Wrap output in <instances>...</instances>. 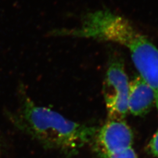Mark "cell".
Returning a JSON list of instances; mask_svg holds the SVG:
<instances>
[{"mask_svg":"<svg viewBox=\"0 0 158 158\" xmlns=\"http://www.w3.org/2000/svg\"><path fill=\"white\" fill-rule=\"evenodd\" d=\"M155 102V95L152 88L144 80L137 77L129 83L128 111L136 116L144 115Z\"/></svg>","mask_w":158,"mask_h":158,"instance_id":"obj_5","label":"cell"},{"mask_svg":"<svg viewBox=\"0 0 158 158\" xmlns=\"http://www.w3.org/2000/svg\"><path fill=\"white\" fill-rule=\"evenodd\" d=\"M150 148L153 154L158 157V131L152 138L150 143Z\"/></svg>","mask_w":158,"mask_h":158,"instance_id":"obj_7","label":"cell"},{"mask_svg":"<svg viewBox=\"0 0 158 158\" xmlns=\"http://www.w3.org/2000/svg\"><path fill=\"white\" fill-rule=\"evenodd\" d=\"M133 142L132 131L123 120H110L98 132L96 138L98 152L103 157L131 147Z\"/></svg>","mask_w":158,"mask_h":158,"instance_id":"obj_4","label":"cell"},{"mask_svg":"<svg viewBox=\"0 0 158 158\" xmlns=\"http://www.w3.org/2000/svg\"><path fill=\"white\" fill-rule=\"evenodd\" d=\"M50 33L54 37L115 42L127 48L140 77L154 91L158 110V49L128 20L109 10H98L86 14L77 27L55 28Z\"/></svg>","mask_w":158,"mask_h":158,"instance_id":"obj_1","label":"cell"},{"mask_svg":"<svg viewBox=\"0 0 158 158\" xmlns=\"http://www.w3.org/2000/svg\"><path fill=\"white\" fill-rule=\"evenodd\" d=\"M128 92L129 83L123 63L113 61L107 68L103 83V95L110 120H123L126 116Z\"/></svg>","mask_w":158,"mask_h":158,"instance_id":"obj_3","label":"cell"},{"mask_svg":"<svg viewBox=\"0 0 158 158\" xmlns=\"http://www.w3.org/2000/svg\"><path fill=\"white\" fill-rule=\"evenodd\" d=\"M20 90L19 104L7 117L17 129L32 138L47 149L73 156L90 142L95 128L79 124L60 113L40 106Z\"/></svg>","mask_w":158,"mask_h":158,"instance_id":"obj_2","label":"cell"},{"mask_svg":"<svg viewBox=\"0 0 158 158\" xmlns=\"http://www.w3.org/2000/svg\"><path fill=\"white\" fill-rule=\"evenodd\" d=\"M103 158H137V156L135 150L132 149V147H131L122 152L107 155L103 157Z\"/></svg>","mask_w":158,"mask_h":158,"instance_id":"obj_6","label":"cell"},{"mask_svg":"<svg viewBox=\"0 0 158 158\" xmlns=\"http://www.w3.org/2000/svg\"><path fill=\"white\" fill-rule=\"evenodd\" d=\"M3 142L2 141L1 136H0V155H1L2 152L3 151Z\"/></svg>","mask_w":158,"mask_h":158,"instance_id":"obj_8","label":"cell"}]
</instances>
